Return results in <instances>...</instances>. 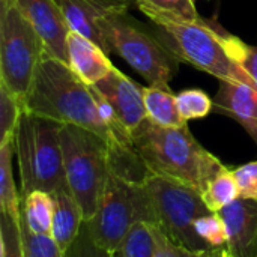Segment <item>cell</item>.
Segmentation results:
<instances>
[{"label": "cell", "instance_id": "d4e9b609", "mask_svg": "<svg viewBox=\"0 0 257 257\" xmlns=\"http://www.w3.org/2000/svg\"><path fill=\"white\" fill-rule=\"evenodd\" d=\"M194 230L202 241H205L214 250H226L227 230L226 224L218 212H211L196 220Z\"/></svg>", "mask_w": 257, "mask_h": 257}, {"label": "cell", "instance_id": "7402d4cb", "mask_svg": "<svg viewBox=\"0 0 257 257\" xmlns=\"http://www.w3.org/2000/svg\"><path fill=\"white\" fill-rule=\"evenodd\" d=\"M119 251L123 257H155V238L148 223L134 224L126 233Z\"/></svg>", "mask_w": 257, "mask_h": 257}, {"label": "cell", "instance_id": "44dd1931", "mask_svg": "<svg viewBox=\"0 0 257 257\" xmlns=\"http://www.w3.org/2000/svg\"><path fill=\"white\" fill-rule=\"evenodd\" d=\"M23 111V101L0 83V143L14 139Z\"/></svg>", "mask_w": 257, "mask_h": 257}, {"label": "cell", "instance_id": "9a60e30c", "mask_svg": "<svg viewBox=\"0 0 257 257\" xmlns=\"http://www.w3.org/2000/svg\"><path fill=\"white\" fill-rule=\"evenodd\" d=\"M68 65L89 86H95L114 68L101 45L75 30L68 36Z\"/></svg>", "mask_w": 257, "mask_h": 257}, {"label": "cell", "instance_id": "d6986e66", "mask_svg": "<svg viewBox=\"0 0 257 257\" xmlns=\"http://www.w3.org/2000/svg\"><path fill=\"white\" fill-rule=\"evenodd\" d=\"M21 215L29 229L36 235L51 236L53 199L44 191H33L21 197Z\"/></svg>", "mask_w": 257, "mask_h": 257}, {"label": "cell", "instance_id": "1f68e13d", "mask_svg": "<svg viewBox=\"0 0 257 257\" xmlns=\"http://www.w3.org/2000/svg\"><path fill=\"white\" fill-rule=\"evenodd\" d=\"M113 257H123V256H122V253L117 250V251H114V253H113Z\"/></svg>", "mask_w": 257, "mask_h": 257}, {"label": "cell", "instance_id": "484cf974", "mask_svg": "<svg viewBox=\"0 0 257 257\" xmlns=\"http://www.w3.org/2000/svg\"><path fill=\"white\" fill-rule=\"evenodd\" d=\"M155 238V257H226V250L194 251L172 241L157 224H151Z\"/></svg>", "mask_w": 257, "mask_h": 257}, {"label": "cell", "instance_id": "5bb4252c", "mask_svg": "<svg viewBox=\"0 0 257 257\" xmlns=\"http://www.w3.org/2000/svg\"><path fill=\"white\" fill-rule=\"evenodd\" d=\"M214 111L236 120L257 145V89L253 86L220 81Z\"/></svg>", "mask_w": 257, "mask_h": 257}, {"label": "cell", "instance_id": "52a82bcc", "mask_svg": "<svg viewBox=\"0 0 257 257\" xmlns=\"http://www.w3.org/2000/svg\"><path fill=\"white\" fill-rule=\"evenodd\" d=\"M99 32L107 53L123 59L149 86L170 87L179 60L170 48L149 33L128 14H116L101 21Z\"/></svg>", "mask_w": 257, "mask_h": 257}, {"label": "cell", "instance_id": "ac0fdd59", "mask_svg": "<svg viewBox=\"0 0 257 257\" xmlns=\"http://www.w3.org/2000/svg\"><path fill=\"white\" fill-rule=\"evenodd\" d=\"M14 154V139L0 143V212L9 215L15 221H20L21 199L18 196L12 175Z\"/></svg>", "mask_w": 257, "mask_h": 257}, {"label": "cell", "instance_id": "4fadbf2b", "mask_svg": "<svg viewBox=\"0 0 257 257\" xmlns=\"http://www.w3.org/2000/svg\"><path fill=\"white\" fill-rule=\"evenodd\" d=\"M226 224V257H257V202L238 199L218 212Z\"/></svg>", "mask_w": 257, "mask_h": 257}, {"label": "cell", "instance_id": "7c38bea8", "mask_svg": "<svg viewBox=\"0 0 257 257\" xmlns=\"http://www.w3.org/2000/svg\"><path fill=\"white\" fill-rule=\"evenodd\" d=\"M60 6L71 30L81 33L104 48V41L99 32L102 20L126 14L136 0H56ZM105 50V48H104Z\"/></svg>", "mask_w": 257, "mask_h": 257}, {"label": "cell", "instance_id": "83f0119b", "mask_svg": "<svg viewBox=\"0 0 257 257\" xmlns=\"http://www.w3.org/2000/svg\"><path fill=\"white\" fill-rule=\"evenodd\" d=\"M0 257H24L20 221L0 212Z\"/></svg>", "mask_w": 257, "mask_h": 257}, {"label": "cell", "instance_id": "ba28073f", "mask_svg": "<svg viewBox=\"0 0 257 257\" xmlns=\"http://www.w3.org/2000/svg\"><path fill=\"white\" fill-rule=\"evenodd\" d=\"M45 53L42 38L17 3L0 0V83L23 104Z\"/></svg>", "mask_w": 257, "mask_h": 257}, {"label": "cell", "instance_id": "7a4b0ae2", "mask_svg": "<svg viewBox=\"0 0 257 257\" xmlns=\"http://www.w3.org/2000/svg\"><path fill=\"white\" fill-rule=\"evenodd\" d=\"M133 148L149 173L199 190L226 169L190 133L188 125L166 128L146 119L131 134Z\"/></svg>", "mask_w": 257, "mask_h": 257}, {"label": "cell", "instance_id": "2e32d148", "mask_svg": "<svg viewBox=\"0 0 257 257\" xmlns=\"http://www.w3.org/2000/svg\"><path fill=\"white\" fill-rule=\"evenodd\" d=\"M53 199V229L51 238L65 253L78 236L84 223L83 211L69 190H59L51 194Z\"/></svg>", "mask_w": 257, "mask_h": 257}, {"label": "cell", "instance_id": "8992f818", "mask_svg": "<svg viewBox=\"0 0 257 257\" xmlns=\"http://www.w3.org/2000/svg\"><path fill=\"white\" fill-rule=\"evenodd\" d=\"M95 241L114 253L137 223L157 224L149 191L142 181L126 178L111 169L95 215L84 221Z\"/></svg>", "mask_w": 257, "mask_h": 257}, {"label": "cell", "instance_id": "f1b7e54d", "mask_svg": "<svg viewBox=\"0 0 257 257\" xmlns=\"http://www.w3.org/2000/svg\"><path fill=\"white\" fill-rule=\"evenodd\" d=\"M65 257H113V253L101 247L92 236L86 223H83L78 236L63 253Z\"/></svg>", "mask_w": 257, "mask_h": 257}, {"label": "cell", "instance_id": "f546056e", "mask_svg": "<svg viewBox=\"0 0 257 257\" xmlns=\"http://www.w3.org/2000/svg\"><path fill=\"white\" fill-rule=\"evenodd\" d=\"M241 199L257 202V160L233 169Z\"/></svg>", "mask_w": 257, "mask_h": 257}, {"label": "cell", "instance_id": "9c48e42d", "mask_svg": "<svg viewBox=\"0 0 257 257\" xmlns=\"http://www.w3.org/2000/svg\"><path fill=\"white\" fill-rule=\"evenodd\" d=\"M142 182L151 194L157 226L172 241L194 251H214L194 230L196 220L211 214L199 190L149 172Z\"/></svg>", "mask_w": 257, "mask_h": 257}, {"label": "cell", "instance_id": "ffe728a7", "mask_svg": "<svg viewBox=\"0 0 257 257\" xmlns=\"http://www.w3.org/2000/svg\"><path fill=\"white\" fill-rule=\"evenodd\" d=\"M202 197L211 212H220L236 202L241 196L233 170L226 167L223 172L214 176L202 191Z\"/></svg>", "mask_w": 257, "mask_h": 257}, {"label": "cell", "instance_id": "277c9868", "mask_svg": "<svg viewBox=\"0 0 257 257\" xmlns=\"http://www.w3.org/2000/svg\"><path fill=\"white\" fill-rule=\"evenodd\" d=\"M63 123L23 111L14 136L23 196L33 191L53 194L69 190L65 176L62 133Z\"/></svg>", "mask_w": 257, "mask_h": 257}, {"label": "cell", "instance_id": "3957f363", "mask_svg": "<svg viewBox=\"0 0 257 257\" xmlns=\"http://www.w3.org/2000/svg\"><path fill=\"white\" fill-rule=\"evenodd\" d=\"M142 12L158 27L163 35L161 41L179 62L188 63L220 81L256 87L235 60V35L227 33L218 24H211L203 18L193 21L152 9H145Z\"/></svg>", "mask_w": 257, "mask_h": 257}, {"label": "cell", "instance_id": "e0dca14e", "mask_svg": "<svg viewBox=\"0 0 257 257\" xmlns=\"http://www.w3.org/2000/svg\"><path fill=\"white\" fill-rule=\"evenodd\" d=\"M145 107L148 119L155 125L166 128H178L187 125L178 110L176 93L170 87L146 86L143 87Z\"/></svg>", "mask_w": 257, "mask_h": 257}, {"label": "cell", "instance_id": "603a6c76", "mask_svg": "<svg viewBox=\"0 0 257 257\" xmlns=\"http://www.w3.org/2000/svg\"><path fill=\"white\" fill-rule=\"evenodd\" d=\"M176 104L185 122L206 117L214 111V99L202 89H185L176 93Z\"/></svg>", "mask_w": 257, "mask_h": 257}, {"label": "cell", "instance_id": "5b68a950", "mask_svg": "<svg viewBox=\"0 0 257 257\" xmlns=\"http://www.w3.org/2000/svg\"><path fill=\"white\" fill-rule=\"evenodd\" d=\"M60 142L68 188L87 221L98 209L111 172V148L98 134L77 125H63Z\"/></svg>", "mask_w": 257, "mask_h": 257}, {"label": "cell", "instance_id": "4316f807", "mask_svg": "<svg viewBox=\"0 0 257 257\" xmlns=\"http://www.w3.org/2000/svg\"><path fill=\"white\" fill-rule=\"evenodd\" d=\"M136 5L140 11L152 9L193 21L202 18L197 12L196 0H136Z\"/></svg>", "mask_w": 257, "mask_h": 257}, {"label": "cell", "instance_id": "cb8c5ba5", "mask_svg": "<svg viewBox=\"0 0 257 257\" xmlns=\"http://www.w3.org/2000/svg\"><path fill=\"white\" fill-rule=\"evenodd\" d=\"M20 232L23 239L24 257H65L56 241L51 236L36 235L26 224L24 217L20 214Z\"/></svg>", "mask_w": 257, "mask_h": 257}, {"label": "cell", "instance_id": "6da1fadb", "mask_svg": "<svg viewBox=\"0 0 257 257\" xmlns=\"http://www.w3.org/2000/svg\"><path fill=\"white\" fill-rule=\"evenodd\" d=\"M24 110L63 125H77L102 137L111 148V157L134 152L123 146L104 117L95 89L86 84L68 63L45 53L30 89Z\"/></svg>", "mask_w": 257, "mask_h": 257}, {"label": "cell", "instance_id": "8fae6325", "mask_svg": "<svg viewBox=\"0 0 257 257\" xmlns=\"http://www.w3.org/2000/svg\"><path fill=\"white\" fill-rule=\"evenodd\" d=\"M42 38L48 53L68 63L71 27L56 0H14Z\"/></svg>", "mask_w": 257, "mask_h": 257}, {"label": "cell", "instance_id": "4dcf8cb0", "mask_svg": "<svg viewBox=\"0 0 257 257\" xmlns=\"http://www.w3.org/2000/svg\"><path fill=\"white\" fill-rule=\"evenodd\" d=\"M233 56L257 87V45H248L236 36L233 42Z\"/></svg>", "mask_w": 257, "mask_h": 257}, {"label": "cell", "instance_id": "30bf717a", "mask_svg": "<svg viewBox=\"0 0 257 257\" xmlns=\"http://www.w3.org/2000/svg\"><path fill=\"white\" fill-rule=\"evenodd\" d=\"M93 89L110 104L117 119L130 134H133V131L148 119L143 87L116 66L105 78L98 81Z\"/></svg>", "mask_w": 257, "mask_h": 257}]
</instances>
